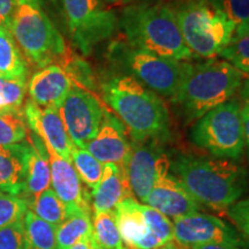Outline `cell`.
I'll use <instances>...</instances> for the list:
<instances>
[{"label":"cell","instance_id":"cell-1","mask_svg":"<svg viewBox=\"0 0 249 249\" xmlns=\"http://www.w3.org/2000/svg\"><path fill=\"white\" fill-rule=\"evenodd\" d=\"M102 91L104 101L128 128L134 142L160 141L169 136V110L158 93L126 74L105 81Z\"/></svg>","mask_w":249,"mask_h":249},{"label":"cell","instance_id":"cell-2","mask_svg":"<svg viewBox=\"0 0 249 249\" xmlns=\"http://www.w3.org/2000/svg\"><path fill=\"white\" fill-rule=\"evenodd\" d=\"M171 170L198 203L213 209H230L247 189L246 170L231 160L179 155Z\"/></svg>","mask_w":249,"mask_h":249},{"label":"cell","instance_id":"cell-3","mask_svg":"<svg viewBox=\"0 0 249 249\" xmlns=\"http://www.w3.org/2000/svg\"><path fill=\"white\" fill-rule=\"evenodd\" d=\"M119 24L126 43L134 49L177 61H189L195 58L182 38L172 6H127L121 13Z\"/></svg>","mask_w":249,"mask_h":249},{"label":"cell","instance_id":"cell-4","mask_svg":"<svg viewBox=\"0 0 249 249\" xmlns=\"http://www.w3.org/2000/svg\"><path fill=\"white\" fill-rule=\"evenodd\" d=\"M242 80V73L227 61L210 59L197 64L189 62L181 85L171 101L180 108L185 123H193L230 101L240 89Z\"/></svg>","mask_w":249,"mask_h":249},{"label":"cell","instance_id":"cell-5","mask_svg":"<svg viewBox=\"0 0 249 249\" xmlns=\"http://www.w3.org/2000/svg\"><path fill=\"white\" fill-rule=\"evenodd\" d=\"M8 30L24 58L40 68L59 65L70 51L39 0H18Z\"/></svg>","mask_w":249,"mask_h":249},{"label":"cell","instance_id":"cell-6","mask_svg":"<svg viewBox=\"0 0 249 249\" xmlns=\"http://www.w3.org/2000/svg\"><path fill=\"white\" fill-rule=\"evenodd\" d=\"M172 8L182 38L195 57L219 55L234 36V24L208 0H185Z\"/></svg>","mask_w":249,"mask_h":249},{"label":"cell","instance_id":"cell-7","mask_svg":"<svg viewBox=\"0 0 249 249\" xmlns=\"http://www.w3.org/2000/svg\"><path fill=\"white\" fill-rule=\"evenodd\" d=\"M111 60L152 91L172 98L185 76L189 61H177L116 42L108 50Z\"/></svg>","mask_w":249,"mask_h":249},{"label":"cell","instance_id":"cell-8","mask_svg":"<svg viewBox=\"0 0 249 249\" xmlns=\"http://www.w3.org/2000/svg\"><path fill=\"white\" fill-rule=\"evenodd\" d=\"M191 139L216 158L238 160L245 148L241 104L230 99L196 120Z\"/></svg>","mask_w":249,"mask_h":249},{"label":"cell","instance_id":"cell-9","mask_svg":"<svg viewBox=\"0 0 249 249\" xmlns=\"http://www.w3.org/2000/svg\"><path fill=\"white\" fill-rule=\"evenodd\" d=\"M68 33L74 45L85 55L116 34L119 26L116 13L101 0H61Z\"/></svg>","mask_w":249,"mask_h":249},{"label":"cell","instance_id":"cell-10","mask_svg":"<svg viewBox=\"0 0 249 249\" xmlns=\"http://www.w3.org/2000/svg\"><path fill=\"white\" fill-rule=\"evenodd\" d=\"M107 110L92 91L74 86L59 107V113L71 141L85 149L95 138Z\"/></svg>","mask_w":249,"mask_h":249},{"label":"cell","instance_id":"cell-11","mask_svg":"<svg viewBox=\"0 0 249 249\" xmlns=\"http://www.w3.org/2000/svg\"><path fill=\"white\" fill-rule=\"evenodd\" d=\"M174 240L182 247L201 245H231L244 247L245 241L234 227L213 214L200 211L173 219Z\"/></svg>","mask_w":249,"mask_h":249},{"label":"cell","instance_id":"cell-12","mask_svg":"<svg viewBox=\"0 0 249 249\" xmlns=\"http://www.w3.org/2000/svg\"><path fill=\"white\" fill-rule=\"evenodd\" d=\"M126 170L133 194L141 202H145L158 176L171 170V161L160 141L134 142Z\"/></svg>","mask_w":249,"mask_h":249},{"label":"cell","instance_id":"cell-13","mask_svg":"<svg viewBox=\"0 0 249 249\" xmlns=\"http://www.w3.org/2000/svg\"><path fill=\"white\" fill-rule=\"evenodd\" d=\"M23 114L27 124L44 142L52 148L64 160L71 161L73 142L68 136L67 130L57 107H42L31 99L26 102Z\"/></svg>","mask_w":249,"mask_h":249},{"label":"cell","instance_id":"cell-14","mask_svg":"<svg viewBox=\"0 0 249 249\" xmlns=\"http://www.w3.org/2000/svg\"><path fill=\"white\" fill-rule=\"evenodd\" d=\"M144 203L173 219L197 213L201 209V204L193 197L180 180L170 173V170L158 176Z\"/></svg>","mask_w":249,"mask_h":249},{"label":"cell","instance_id":"cell-15","mask_svg":"<svg viewBox=\"0 0 249 249\" xmlns=\"http://www.w3.org/2000/svg\"><path fill=\"white\" fill-rule=\"evenodd\" d=\"M45 148L51 169L52 189L66 205L68 216L75 213H90L88 196L83 191L82 181L71 161L64 160L49 145H45Z\"/></svg>","mask_w":249,"mask_h":249},{"label":"cell","instance_id":"cell-16","mask_svg":"<svg viewBox=\"0 0 249 249\" xmlns=\"http://www.w3.org/2000/svg\"><path fill=\"white\" fill-rule=\"evenodd\" d=\"M85 149L103 165L114 164L126 167L132 144L124 134L119 121L107 112L98 133Z\"/></svg>","mask_w":249,"mask_h":249},{"label":"cell","instance_id":"cell-17","mask_svg":"<svg viewBox=\"0 0 249 249\" xmlns=\"http://www.w3.org/2000/svg\"><path fill=\"white\" fill-rule=\"evenodd\" d=\"M118 230L124 244L132 249H157L163 244L152 234L143 216L141 204L134 197L124 198L114 209Z\"/></svg>","mask_w":249,"mask_h":249},{"label":"cell","instance_id":"cell-18","mask_svg":"<svg viewBox=\"0 0 249 249\" xmlns=\"http://www.w3.org/2000/svg\"><path fill=\"white\" fill-rule=\"evenodd\" d=\"M74 85L59 65H49L36 71L28 83V91L35 104L42 107H60Z\"/></svg>","mask_w":249,"mask_h":249},{"label":"cell","instance_id":"cell-19","mask_svg":"<svg viewBox=\"0 0 249 249\" xmlns=\"http://www.w3.org/2000/svg\"><path fill=\"white\" fill-rule=\"evenodd\" d=\"M92 208L95 213L114 211L124 198L134 197L126 167L105 164L101 181L92 189Z\"/></svg>","mask_w":249,"mask_h":249},{"label":"cell","instance_id":"cell-20","mask_svg":"<svg viewBox=\"0 0 249 249\" xmlns=\"http://www.w3.org/2000/svg\"><path fill=\"white\" fill-rule=\"evenodd\" d=\"M29 141L14 145H0V192L21 196L30 152Z\"/></svg>","mask_w":249,"mask_h":249},{"label":"cell","instance_id":"cell-21","mask_svg":"<svg viewBox=\"0 0 249 249\" xmlns=\"http://www.w3.org/2000/svg\"><path fill=\"white\" fill-rule=\"evenodd\" d=\"M31 148L28 157L26 177H24V188L21 197L27 201V203L36 196L50 188L51 185V169L48 151L44 142L36 134L28 135Z\"/></svg>","mask_w":249,"mask_h":249},{"label":"cell","instance_id":"cell-22","mask_svg":"<svg viewBox=\"0 0 249 249\" xmlns=\"http://www.w3.org/2000/svg\"><path fill=\"white\" fill-rule=\"evenodd\" d=\"M27 76L26 58L9 30L0 27V77L27 82Z\"/></svg>","mask_w":249,"mask_h":249},{"label":"cell","instance_id":"cell-23","mask_svg":"<svg viewBox=\"0 0 249 249\" xmlns=\"http://www.w3.org/2000/svg\"><path fill=\"white\" fill-rule=\"evenodd\" d=\"M26 246L30 249H57V227L28 209L23 217Z\"/></svg>","mask_w":249,"mask_h":249},{"label":"cell","instance_id":"cell-24","mask_svg":"<svg viewBox=\"0 0 249 249\" xmlns=\"http://www.w3.org/2000/svg\"><path fill=\"white\" fill-rule=\"evenodd\" d=\"M91 234L92 223L90 213H71L57 227V249H70Z\"/></svg>","mask_w":249,"mask_h":249},{"label":"cell","instance_id":"cell-25","mask_svg":"<svg viewBox=\"0 0 249 249\" xmlns=\"http://www.w3.org/2000/svg\"><path fill=\"white\" fill-rule=\"evenodd\" d=\"M28 209L40 219L58 227L68 217L67 208L52 188H48L42 194L28 202Z\"/></svg>","mask_w":249,"mask_h":249},{"label":"cell","instance_id":"cell-26","mask_svg":"<svg viewBox=\"0 0 249 249\" xmlns=\"http://www.w3.org/2000/svg\"><path fill=\"white\" fill-rule=\"evenodd\" d=\"M28 129L23 110L6 108L0 111V145L7 147L24 142L29 135Z\"/></svg>","mask_w":249,"mask_h":249},{"label":"cell","instance_id":"cell-27","mask_svg":"<svg viewBox=\"0 0 249 249\" xmlns=\"http://www.w3.org/2000/svg\"><path fill=\"white\" fill-rule=\"evenodd\" d=\"M92 234L103 249H127L118 230L114 211L93 214Z\"/></svg>","mask_w":249,"mask_h":249},{"label":"cell","instance_id":"cell-28","mask_svg":"<svg viewBox=\"0 0 249 249\" xmlns=\"http://www.w3.org/2000/svg\"><path fill=\"white\" fill-rule=\"evenodd\" d=\"M71 164L76 170L81 181L86 183L90 189H95L101 181L104 165L96 160L87 149L74 145L71 150Z\"/></svg>","mask_w":249,"mask_h":249},{"label":"cell","instance_id":"cell-29","mask_svg":"<svg viewBox=\"0 0 249 249\" xmlns=\"http://www.w3.org/2000/svg\"><path fill=\"white\" fill-rule=\"evenodd\" d=\"M234 24L235 34L249 30V0H208ZM234 34V35H235Z\"/></svg>","mask_w":249,"mask_h":249},{"label":"cell","instance_id":"cell-30","mask_svg":"<svg viewBox=\"0 0 249 249\" xmlns=\"http://www.w3.org/2000/svg\"><path fill=\"white\" fill-rule=\"evenodd\" d=\"M219 55L240 73L249 74V30L235 34Z\"/></svg>","mask_w":249,"mask_h":249},{"label":"cell","instance_id":"cell-31","mask_svg":"<svg viewBox=\"0 0 249 249\" xmlns=\"http://www.w3.org/2000/svg\"><path fill=\"white\" fill-rule=\"evenodd\" d=\"M141 209L152 234L163 245L172 242L174 240V226L170 218L147 204H141Z\"/></svg>","mask_w":249,"mask_h":249},{"label":"cell","instance_id":"cell-32","mask_svg":"<svg viewBox=\"0 0 249 249\" xmlns=\"http://www.w3.org/2000/svg\"><path fill=\"white\" fill-rule=\"evenodd\" d=\"M28 211V203L23 197L0 192V229L20 222Z\"/></svg>","mask_w":249,"mask_h":249},{"label":"cell","instance_id":"cell-33","mask_svg":"<svg viewBox=\"0 0 249 249\" xmlns=\"http://www.w3.org/2000/svg\"><path fill=\"white\" fill-rule=\"evenodd\" d=\"M27 82L12 81L0 77V93L6 108H21L26 96Z\"/></svg>","mask_w":249,"mask_h":249},{"label":"cell","instance_id":"cell-34","mask_svg":"<svg viewBox=\"0 0 249 249\" xmlns=\"http://www.w3.org/2000/svg\"><path fill=\"white\" fill-rule=\"evenodd\" d=\"M26 247L23 219L0 229V249H23Z\"/></svg>","mask_w":249,"mask_h":249},{"label":"cell","instance_id":"cell-35","mask_svg":"<svg viewBox=\"0 0 249 249\" xmlns=\"http://www.w3.org/2000/svg\"><path fill=\"white\" fill-rule=\"evenodd\" d=\"M229 216L235 225L249 236V197L233 204L229 209Z\"/></svg>","mask_w":249,"mask_h":249},{"label":"cell","instance_id":"cell-36","mask_svg":"<svg viewBox=\"0 0 249 249\" xmlns=\"http://www.w3.org/2000/svg\"><path fill=\"white\" fill-rule=\"evenodd\" d=\"M17 5L18 0H0V27L8 29Z\"/></svg>","mask_w":249,"mask_h":249},{"label":"cell","instance_id":"cell-37","mask_svg":"<svg viewBox=\"0 0 249 249\" xmlns=\"http://www.w3.org/2000/svg\"><path fill=\"white\" fill-rule=\"evenodd\" d=\"M241 116L244 121V133H245V145L248 149L249 154V104L244 103L241 105Z\"/></svg>","mask_w":249,"mask_h":249},{"label":"cell","instance_id":"cell-38","mask_svg":"<svg viewBox=\"0 0 249 249\" xmlns=\"http://www.w3.org/2000/svg\"><path fill=\"white\" fill-rule=\"evenodd\" d=\"M70 249H103V248L98 245V242L96 241L93 234H91L87 236L85 239H82V240L77 242V244L74 245L73 247H71Z\"/></svg>","mask_w":249,"mask_h":249},{"label":"cell","instance_id":"cell-39","mask_svg":"<svg viewBox=\"0 0 249 249\" xmlns=\"http://www.w3.org/2000/svg\"><path fill=\"white\" fill-rule=\"evenodd\" d=\"M183 248H185V249H244V247H238V246L220 245V244L193 246V247H183Z\"/></svg>","mask_w":249,"mask_h":249},{"label":"cell","instance_id":"cell-40","mask_svg":"<svg viewBox=\"0 0 249 249\" xmlns=\"http://www.w3.org/2000/svg\"><path fill=\"white\" fill-rule=\"evenodd\" d=\"M242 97L245 99V103L249 104V79L246 80L242 85Z\"/></svg>","mask_w":249,"mask_h":249},{"label":"cell","instance_id":"cell-41","mask_svg":"<svg viewBox=\"0 0 249 249\" xmlns=\"http://www.w3.org/2000/svg\"><path fill=\"white\" fill-rule=\"evenodd\" d=\"M157 249H178V248H177V246L174 245L173 241H172V242H167V244L160 246V247L157 248Z\"/></svg>","mask_w":249,"mask_h":249},{"label":"cell","instance_id":"cell-42","mask_svg":"<svg viewBox=\"0 0 249 249\" xmlns=\"http://www.w3.org/2000/svg\"><path fill=\"white\" fill-rule=\"evenodd\" d=\"M2 110H6V107H5V103H4V99H2V96H1V93H0V111H2Z\"/></svg>","mask_w":249,"mask_h":249},{"label":"cell","instance_id":"cell-43","mask_svg":"<svg viewBox=\"0 0 249 249\" xmlns=\"http://www.w3.org/2000/svg\"><path fill=\"white\" fill-rule=\"evenodd\" d=\"M104 1L108 2V4H120V2H123L121 0H104Z\"/></svg>","mask_w":249,"mask_h":249},{"label":"cell","instance_id":"cell-44","mask_svg":"<svg viewBox=\"0 0 249 249\" xmlns=\"http://www.w3.org/2000/svg\"><path fill=\"white\" fill-rule=\"evenodd\" d=\"M121 1L124 2V4H130V2H134V1H138V0H121Z\"/></svg>","mask_w":249,"mask_h":249},{"label":"cell","instance_id":"cell-45","mask_svg":"<svg viewBox=\"0 0 249 249\" xmlns=\"http://www.w3.org/2000/svg\"><path fill=\"white\" fill-rule=\"evenodd\" d=\"M51 1H53V2H55V1H58V0H51Z\"/></svg>","mask_w":249,"mask_h":249},{"label":"cell","instance_id":"cell-46","mask_svg":"<svg viewBox=\"0 0 249 249\" xmlns=\"http://www.w3.org/2000/svg\"><path fill=\"white\" fill-rule=\"evenodd\" d=\"M23 249H30V248H28V247H27V246H26V247H24Z\"/></svg>","mask_w":249,"mask_h":249}]
</instances>
